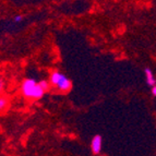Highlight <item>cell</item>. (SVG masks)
<instances>
[{"mask_svg": "<svg viewBox=\"0 0 156 156\" xmlns=\"http://www.w3.org/2000/svg\"><path fill=\"white\" fill-rule=\"evenodd\" d=\"M9 107V98L7 96H0V114L5 112Z\"/></svg>", "mask_w": 156, "mask_h": 156, "instance_id": "5", "label": "cell"}, {"mask_svg": "<svg viewBox=\"0 0 156 156\" xmlns=\"http://www.w3.org/2000/svg\"><path fill=\"white\" fill-rule=\"evenodd\" d=\"M22 20H23V16H14V19H13V21L16 22V23L21 22Z\"/></svg>", "mask_w": 156, "mask_h": 156, "instance_id": "7", "label": "cell"}, {"mask_svg": "<svg viewBox=\"0 0 156 156\" xmlns=\"http://www.w3.org/2000/svg\"><path fill=\"white\" fill-rule=\"evenodd\" d=\"M21 92L24 97L30 99H39L45 94L44 89L34 79H25L23 81L21 85Z\"/></svg>", "mask_w": 156, "mask_h": 156, "instance_id": "1", "label": "cell"}, {"mask_svg": "<svg viewBox=\"0 0 156 156\" xmlns=\"http://www.w3.org/2000/svg\"><path fill=\"white\" fill-rule=\"evenodd\" d=\"M101 147H103V138H101V135H99V134L94 135L93 139H92V141H91L92 153L95 154V155L101 154Z\"/></svg>", "mask_w": 156, "mask_h": 156, "instance_id": "3", "label": "cell"}, {"mask_svg": "<svg viewBox=\"0 0 156 156\" xmlns=\"http://www.w3.org/2000/svg\"><path fill=\"white\" fill-rule=\"evenodd\" d=\"M152 93H153V95L156 97V85L152 86Z\"/></svg>", "mask_w": 156, "mask_h": 156, "instance_id": "8", "label": "cell"}, {"mask_svg": "<svg viewBox=\"0 0 156 156\" xmlns=\"http://www.w3.org/2000/svg\"><path fill=\"white\" fill-rule=\"evenodd\" d=\"M2 89H3V82H2V80L0 79V92L2 91Z\"/></svg>", "mask_w": 156, "mask_h": 156, "instance_id": "9", "label": "cell"}, {"mask_svg": "<svg viewBox=\"0 0 156 156\" xmlns=\"http://www.w3.org/2000/svg\"><path fill=\"white\" fill-rule=\"evenodd\" d=\"M144 74H145V81L146 83H147V85L150 86L156 85V79L150 68H146L145 70H144Z\"/></svg>", "mask_w": 156, "mask_h": 156, "instance_id": "4", "label": "cell"}, {"mask_svg": "<svg viewBox=\"0 0 156 156\" xmlns=\"http://www.w3.org/2000/svg\"><path fill=\"white\" fill-rule=\"evenodd\" d=\"M38 83L41 84V86H42L43 89H44L45 92L49 91V89H50V82H49V81L43 80V81H41V82H38Z\"/></svg>", "mask_w": 156, "mask_h": 156, "instance_id": "6", "label": "cell"}, {"mask_svg": "<svg viewBox=\"0 0 156 156\" xmlns=\"http://www.w3.org/2000/svg\"><path fill=\"white\" fill-rule=\"evenodd\" d=\"M50 84L54 85L58 91H60L61 93H67L71 90L72 87V82L69 78L62 74L59 71H54L50 74Z\"/></svg>", "mask_w": 156, "mask_h": 156, "instance_id": "2", "label": "cell"}]
</instances>
